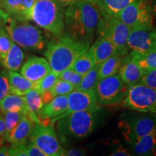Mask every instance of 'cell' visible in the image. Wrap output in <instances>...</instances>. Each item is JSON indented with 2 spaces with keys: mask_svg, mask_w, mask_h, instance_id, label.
<instances>
[{
  "mask_svg": "<svg viewBox=\"0 0 156 156\" xmlns=\"http://www.w3.org/2000/svg\"><path fill=\"white\" fill-rule=\"evenodd\" d=\"M0 112H1V109H0Z\"/></svg>",
  "mask_w": 156,
  "mask_h": 156,
  "instance_id": "46",
  "label": "cell"
},
{
  "mask_svg": "<svg viewBox=\"0 0 156 156\" xmlns=\"http://www.w3.org/2000/svg\"><path fill=\"white\" fill-rule=\"evenodd\" d=\"M143 73V70L132 59L129 54L123 57L118 74L126 85L131 86L139 83Z\"/></svg>",
  "mask_w": 156,
  "mask_h": 156,
  "instance_id": "16",
  "label": "cell"
},
{
  "mask_svg": "<svg viewBox=\"0 0 156 156\" xmlns=\"http://www.w3.org/2000/svg\"><path fill=\"white\" fill-rule=\"evenodd\" d=\"M0 21L12 41L28 50L40 51L44 47V38L38 27L28 20L13 17L0 9Z\"/></svg>",
  "mask_w": 156,
  "mask_h": 156,
  "instance_id": "3",
  "label": "cell"
},
{
  "mask_svg": "<svg viewBox=\"0 0 156 156\" xmlns=\"http://www.w3.org/2000/svg\"><path fill=\"white\" fill-rule=\"evenodd\" d=\"M95 61L88 49L77 58L71 68L82 75H85L87 72L94 67Z\"/></svg>",
  "mask_w": 156,
  "mask_h": 156,
  "instance_id": "27",
  "label": "cell"
},
{
  "mask_svg": "<svg viewBox=\"0 0 156 156\" xmlns=\"http://www.w3.org/2000/svg\"><path fill=\"white\" fill-rule=\"evenodd\" d=\"M1 112H23L26 115L25 100L23 95L9 93L0 101Z\"/></svg>",
  "mask_w": 156,
  "mask_h": 156,
  "instance_id": "24",
  "label": "cell"
},
{
  "mask_svg": "<svg viewBox=\"0 0 156 156\" xmlns=\"http://www.w3.org/2000/svg\"><path fill=\"white\" fill-rule=\"evenodd\" d=\"M26 147L28 156H46L45 154L33 142H30L28 145H26Z\"/></svg>",
  "mask_w": 156,
  "mask_h": 156,
  "instance_id": "38",
  "label": "cell"
},
{
  "mask_svg": "<svg viewBox=\"0 0 156 156\" xmlns=\"http://www.w3.org/2000/svg\"><path fill=\"white\" fill-rule=\"evenodd\" d=\"M139 83L156 90V69L144 72Z\"/></svg>",
  "mask_w": 156,
  "mask_h": 156,
  "instance_id": "36",
  "label": "cell"
},
{
  "mask_svg": "<svg viewBox=\"0 0 156 156\" xmlns=\"http://www.w3.org/2000/svg\"><path fill=\"white\" fill-rule=\"evenodd\" d=\"M55 1L57 2L58 3H59L60 5H62L63 7H67L68 5H69L70 4L74 2L75 0H55Z\"/></svg>",
  "mask_w": 156,
  "mask_h": 156,
  "instance_id": "44",
  "label": "cell"
},
{
  "mask_svg": "<svg viewBox=\"0 0 156 156\" xmlns=\"http://www.w3.org/2000/svg\"><path fill=\"white\" fill-rule=\"evenodd\" d=\"M9 147V145H2L0 147V156H8Z\"/></svg>",
  "mask_w": 156,
  "mask_h": 156,
  "instance_id": "42",
  "label": "cell"
},
{
  "mask_svg": "<svg viewBox=\"0 0 156 156\" xmlns=\"http://www.w3.org/2000/svg\"><path fill=\"white\" fill-rule=\"evenodd\" d=\"M83 75L75 72L71 67L64 69V71H62L58 75V78L59 79L64 80L71 83L72 85H73L75 87V88L80 83L82 79H83Z\"/></svg>",
  "mask_w": 156,
  "mask_h": 156,
  "instance_id": "34",
  "label": "cell"
},
{
  "mask_svg": "<svg viewBox=\"0 0 156 156\" xmlns=\"http://www.w3.org/2000/svg\"><path fill=\"white\" fill-rule=\"evenodd\" d=\"M51 71L47 59L40 56L29 58L21 66L20 74L36 84Z\"/></svg>",
  "mask_w": 156,
  "mask_h": 156,
  "instance_id": "14",
  "label": "cell"
},
{
  "mask_svg": "<svg viewBox=\"0 0 156 156\" xmlns=\"http://www.w3.org/2000/svg\"><path fill=\"white\" fill-rule=\"evenodd\" d=\"M128 49L139 54L156 50V29L132 28L127 39Z\"/></svg>",
  "mask_w": 156,
  "mask_h": 156,
  "instance_id": "13",
  "label": "cell"
},
{
  "mask_svg": "<svg viewBox=\"0 0 156 156\" xmlns=\"http://www.w3.org/2000/svg\"><path fill=\"white\" fill-rule=\"evenodd\" d=\"M12 39L0 21V62L2 63L10 48Z\"/></svg>",
  "mask_w": 156,
  "mask_h": 156,
  "instance_id": "32",
  "label": "cell"
},
{
  "mask_svg": "<svg viewBox=\"0 0 156 156\" xmlns=\"http://www.w3.org/2000/svg\"><path fill=\"white\" fill-rule=\"evenodd\" d=\"M64 8L55 0H36L30 11L29 21L59 38L65 30Z\"/></svg>",
  "mask_w": 156,
  "mask_h": 156,
  "instance_id": "4",
  "label": "cell"
},
{
  "mask_svg": "<svg viewBox=\"0 0 156 156\" xmlns=\"http://www.w3.org/2000/svg\"><path fill=\"white\" fill-rule=\"evenodd\" d=\"M3 113L5 123V132L3 136V139L5 140L6 136L9 134V132L26 115L23 112H5Z\"/></svg>",
  "mask_w": 156,
  "mask_h": 156,
  "instance_id": "30",
  "label": "cell"
},
{
  "mask_svg": "<svg viewBox=\"0 0 156 156\" xmlns=\"http://www.w3.org/2000/svg\"><path fill=\"white\" fill-rule=\"evenodd\" d=\"M29 139L46 156L64 155V148L60 145L53 127L49 124H35Z\"/></svg>",
  "mask_w": 156,
  "mask_h": 156,
  "instance_id": "10",
  "label": "cell"
},
{
  "mask_svg": "<svg viewBox=\"0 0 156 156\" xmlns=\"http://www.w3.org/2000/svg\"><path fill=\"white\" fill-rule=\"evenodd\" d=\"M75 89V87L73 85H72L71 83L58 78L49 91L51 93V95L54 97H55L57 96V95L69 94Z\"/></svg>",
  "mask_w": 156,
  "mask_h": 156,
  "instance_id": "33",
  "label": "cell"
},
{
  "mask_svg": "<svg viewBox=\"0 0 156 156\" xmlns=\"http://www.w3.org/2000/svg\"><path fill=\"white\" fill-rule=\"evenodd\" d=\"M137 155H153L155 153L156 132L140 136L129 142Z\"/></svg>",
  "mask_w": 156,
  "mask_h": 156,
  "instance_id": "21",
  "label": "cell"
},
{
  "mask_svg": "<svg viewBox=\"0 0 156 156\" xmlns=\"http://www.w3.org/2000/svg\"><path fill=\"white\" fill-rule=\"evenodd\" d=\"M88 51L92 55L95 64L102 63L111 56L117 55L114 44L104 35H99L94 44L89 47Z\"/></svg>",
  "mask_w": 156,
  "mask_h": 156,
  "instance_id": "15",
  "label": "cell"
},
{
  "mask_svg": "<svg viewBox=\"0 0 156 156\" xmlns=\"http://www.w3.org/2000/svg\"><path fill=\"white\" fill-rule=\"evenodd\" d=\"M26 106V116L35 124H40L38 114L44 106L41 95L35 88L30 90L24 95Z\"/></svg>",
  "mask_w": 156,
  "mask_h": 156,
  "instance_id": "20",
  "label": "cell"
},
{
  "mask_svg": "<svg viewBox=\"0 0 156 156\" xmlns=\"http://www.w3.org/2000/svg\"><path fill=\"white\" fill-rule=\"evenodd\" d=\"M128 87L117 73L98 81L93 90L99 105L112 106L122 102Z\"/></svg>",
  "mask_w": 156,
  "mask_h": 156,
  "instance_id": "9",
  "label": "cell"
},
{
  "mask_svg": "<svg viewBox=\"0 0 156 156\" xmlns=\"http://www.w3.org/2000/svg\"><path fill=\"white\" fill-rule=\"evenodd\" d=\"M120 103L131 110L156 114V90L138 83L128 87Z\"/></svg>",
  "mask_w": 156,
  "mask_h": 156,
  "instance_id": "8",
  "label": "cell"
},
{
  "mask_svg": "<svg viewBox=\"0 0 156 156\" xmlns=\"http://www.w3.org/2000/svg\"><path fill=\"white\" fill-rule=\"evenodd\" d=\"M97 30L99 35H104L112 42L117 55L124 56L129 53L127 39L131 28L118 17L101 15Z\"/></svg>",
  "mask_w": 156,
  "mask_h": 156,
  "instance_id": "6",
  "label": "cell"
},
{
  "mask_svg": "<svg viewBox=\"0 0 156 156\" xmlns=\"http://www.w3.org/2000/svg\"><path fill=\"white\" fill-rule=\"evenodd\" d=\"M58 79V75L51 70L49 73L35 84L34 88L40 94H42L46 91H49Z\"/></svg>",
  "mask_w": 156,
  "mask_h": 156,
  "instance_id": "31",
  "label": "cell"
},
{
  "mask_svg": "<svg viewBox=\"0 0 156 156\" xmlns=\"http://www.w3.org/2000/svg\"><path fill=\"white\" fill-rule=\"evenodd\" d=\"M8 78L9 91L13 94L24 96L27 92L35 87V83L17 72L8 70Z\"/></svg>",
  "mask_w": 156,
  "mask_h": 156,
  "instance_id": "22",
  "label": "cell"
},
{
  "mask_svg": "<svg viewBox=\"0 0 156 156\" xmlns=\"http://www.w3.org/2000/svg\"><path fill=\"white\" fill-rule=\"evenodd\" d=\"M57 38L48 44L45 56L52 71L59 75L71 67L78 56L88 49L90 45L76 40L67 33Z\"/></svg>",
  "mask_w": 156,
  "mask_h": 156,
  "instance_id": "2",
  "label": "cell"
},
{
  "mask_svg": "<svg viewBox=\"0 0 156 156\" xmlns=\"http://www.w3.org/2000/svg\"><path fill=\"white\" fill-rule=\"evenodd\" d=\"M151 5H152V8H153V14L156 15V0H151Z\"/></svg>",
  "mask_w": 156,
  "mask_h": 156,
  "instance_id": "45",
  "label": "cell"
},
{
  "mask_svg": "<svg viewBox=\"0 0 156 156\" xmlns=\"http://www.w3.org/2000/svg\"><path fill=\"white\" fill-rule=\"evenodd\" d=\"M86 155V151L84 150L77 149V148H73V149L65 151L64 150V156H81Z\"/></svg>",
  "mask_w": 156,
  "mask_h": 156,
  "instance_id": "39",
  "label": "cell"
},
{
  "mask_svg": "<svg viewBox=\"0 0 156 156\" xmlns=\"http://www.w3.org/2000/svg\"><path fill=\"white\" fill-rule=\"evenodd\" d=\"M124 56L114 55L100 64L98 73V81L119 73Z\"/></svg>",
  "mask_w": 156,
  "mask_h": 156,
  "instance_id": "25",
  "label": "cell"
},
{
  "mask_svg": "<svg viewBox=\"0 0 156 156\" xmlns=\"http://www.w3.org/2000/svg\"><path fill=\"white\" fill-rule=\"evenodd\" d=\"M68 106L67 109L63 114L51 119V123L72 114L75 112L80 111H90V112H98L100 109V105L98 103L94 90H74L73 92L67 95Z\"/></svg>",
  "mask_w": 156,
  "mask_h": 156,
  "instance_id": "12",
  "label": "cell"
},
{
  "mask_svg": "<svg viewBox=\"0 0 156 156\" xmlns=\"http://www.w3.org/2000/svg\"><path fill=\"white\" fill-rule=\"evenodd\" d=\"M130 28H153V11L151 0H134L116 16Z\"/></svg>",
  "mask_w": 156,
  "mask_h": 156,
  "instance_id": "7",
  "label": "cell"
},
{
  "mask_svg": "<svg viewBox=\"0 0 156 156\" xmlns=\"http://www.w3.org/2000/svg\"><path fill=\"white\" fill-rule=\"evenodd\" d=\"M24 57V52L21 49L20 46L12 41L2 64L9 71L17 72L21 68Z\"/></svg>",
  "mask_w": 156,
  "mask_h": 156,
  "instance_id": "23",
  "label": "cell"
},
{
  "mask_svg": "<svg viewBox=\"0 0 156 156\" xmlns=\"http://www.w3.org/2000/svg\"><path fill=\"white\" fill-rule=\"evenodd\" d=\"M5 132V117H4V113L0 112V138L3 137Z\"/></svg>",
  "mask_w": 156,
  "mask_h": 156,
  "instance_id": "41",
  "label": "cell"
},
{
  "mask_svg": "<svg viewBox=\"0 0 156 156\" xmlns=\"http://www.w3.org/2000/svg\"><path fill=\"white\" fill-rule=\"evenodd\" d=\"M134 0H102L103 12L101 15L116 17L119 12Z\"/></svg>",
  "mask_w": 156,
  "mask_h": 156,
  "instance_id": "28",
  "label": "cell"
},
{
  "mask_svg": "<svg viewBox=\"0 0 156 156\" xmlns=\"http://www.w3.org/2000/svg\"><path fill=\"white\" fill-rule=\"evenodd\" d=\"M68 106L67 95H57L49 102L44 105L38 114L39 121L51 120L61 116L67 111Z\"/></svg>",
  "mask_w": 156,
  "mask_h": 156,
  "instance_id": "17",
  "label": "cell"
},
{
  "mask_svg": "<svg viewBox=\"0 0 156 156\" xmlns=\"http://www.w3.org/2000/svg\"><path fill=\"white\" fill-rule=\"evenodd\" d=\"M35 123L25 116L17 125L13 129L9 134L5 137V141L11 143L12 145H23L26 143L30 136Z\"/></svg>",
  "mask_w": 156,
  "mask_h": 156,
  "instance_id": "19",
  "label": "cell"
},
{
  "mask_svg": "<svg viewBox=\"0 0 156 156\" xmlns=\"http://www.w3.org/2000/svg\"><path fill=\"white\" fill-rule=\"evenodd\" d=\"M124 137L130 142L140 136L156 132V114L143 113L119 123Z\"/></svg>",
  "mask_w": 156,
  "mask_h": 156,
  "instance_id": "11",
  "label": "cell"
},
{
  "mask_svg": "<svg viewBox=\"0 0 156 156\" xmlns=\"http://www.w3.org/2000/svg\"><path fill=\"white\" fill-rule=\"evenodd\" d=\"M129 55L136 62L144 72L156 69V50L146 54L130 51Z\"/></svg>",
  "mask_w": 156,
  "mask_h": 156,
  "instance_id": "26",
  "label": "cell"
},
{
  "mask_svg": "<svg viewBox=\"0 0 156 156\" xmlns=\"http://www.w3.org/2000/svg\"><path fill=\"white\" fill-rule=\"evenodd\" d=\"M9 93L8 70L0 69V101Z\"/></svg>",
  "mask_w": 156,
  "mask_h": 156,
  "instance_id": "35",
  "label": "cell"
},
{
  "mask_svg": "<svg viewBox=\"0 0 156 156\" xmlns=\"http://www.w3.org/2000/svg\"><path fill=\"white\" fill-rule=\"evenodd\" d=\"M111 155L112 156H128L130 155L129 152L126 149L123 148L122 147H117L114 151H113L111 153Z\"/></svg>",
  "mask_w": 156,
  "mask_h": 156,
  "instance_id": "40",
  "label": "cell"
},
{
  "mask_svg": "<svg viewBox=\"0 0 156 156\" xmlns=\"http://www.w3.org/2000/svg\"><path fill=\"white\" fill-rule=\"evenodd\" d=\"M100 64H95L94 67L83 75V79L79 85L75 90H94L98 83V73Z\"/></svg>",
  "mask_w": 156,
  "mask_h": 156,
  "instance_id": "29",
  "label": "cell"
},
{
  "mask_svg": "<svg viewBox=\"0 0 156 156\" xmlns=\"http://www.w3.org/2000/svg\"><path fill=\"white\" fill-rule=\"evenodd\" d=\"M87 1L90 2L93 4H95V5H97V7H98L99 10H100V13L101 15L102 14L103 8V3H102V0H87Z\"/></svg>",
  "mask_w": 156,
  "mask_h": 156,
  "instance_id": "43",
  "label": "cell"
},
{
  "mask_svg": "<svg viewBox=\"0 0 156 156\" xmlns=\"http://www.w3.org/2000/svg\"><path fill=\"white\" fill-rule=\"evenodd\" d=\"M58 132L64 136L83 139L88 136L96 127L97 112H75L56 121Z\"/></svg>",
  "mask_w": 156,
  "mask_h": 156,
  "instance_id": "5",
  "label": "cell"
},
{
  "mask_svg": "<svg viewBox=\"0 0 156 156\" xmlns=\"http://www.w3.org/2000/svg\"><path fill=\"white\" fill-rule=\"evenodd\" d=\"M36 0H2V9L12 16L29 21L32 7Z\"/></svg>",
  "mask_w": 156,
  "mask_h": 156,
  "instance_id": "18",
  "label": "cell"
},
{
  "mask_svg": "<svg viewBox=\"0 0 156 156\" xmlns=\"http://www.w3.org/2000/svg\"><path fill=\"white\" fill-rule=\"evenodd\" d=\"M28 156L26 145H12L9 147L8 156Z\"/></svg>",
  "mask_w": 156,
  "mask_h": 156,
  "instance_id": "37",
  "label": "cell"
},
{
  "mask_svg": "<svg viewBox=\"0 0 156 156\" xmlns=\"http://www.w3.org/2000/svg\"><path fill=\"white\" fill-rule=\"evenodd\" d=\"M66 7L64 23L67 34L76 40L90 45L101 19L98 7L87 0H75Z\"/></svg>",
  "mask_w": 156,
  "mask_h": 156,
  "instance_id": "1",
  "label": "cell"
}]
</instances>
